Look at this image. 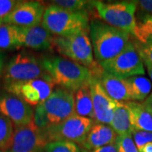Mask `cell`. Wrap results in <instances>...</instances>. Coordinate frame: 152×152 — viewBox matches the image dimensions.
Segmentation results:
<instances>
[{
    "instance_id": "obj_38",
    "label": "cell",
    "mask_w": 152,
    "mask_h": 152,
    "mask_svg": "<svg viewBox=\"0 0 152 152\" xmlns=\"http://www.w3.org/2000/svg\"><path fill=\"white\" fill-rule=\"evenodd\" d=\"M0 152H7V151H0Z\"/></svg>"
},
{
    "instance_id": "obj_18",
    "label": "cell",
    "mask_w": 152,
    "mask_h": 152,
    "mask_svg": "<svg viewBox=\"0 0 152 152\" xmlns=\"http://www.w3.org/2000/svg\"><path fill=\"white\" fill-rule=\"evenodd\" d=\"M133 129L152 132V115L139 102H124Z\"/></svg>"
},
{
    "instance_id": "obj_33",
    "label": "cell",
    "mask_w": 152,
    "mask_h": 152,
    "mask_svg": "<svg viewBox=\"0 0 152 152\" xmlns=\"http://www.w3.org/2000/svg\"><path fill=\"white\" fill-rule=\"evenodd\" d=\"M142 105L147 111L152 115V92L149 95V96L142 102Z\"/></svg>"
},
{
    "instance_id": "obj_24",
    "label": "cell",
    "mask_w": 152,
    "mask_h": 152,
    "mask_svg": "<svg viewBox=\"0 0 152 152\" xmlns=\"http://www.w3.org/2000/svg\"><path fill=\"white\" fill-rule=\"evenodd\" d=\"M133 36L140 43L152 42V15H145L141 20L137 22Z\"/></svg>"
},
{
    "instance_id": "obj_3",
    "label": "cell",
    "mask_w": 152,
    "mask_h": 152,
    "mask_svg": "<svg viewBox=\"0 0 152 152\" xmlns=\"http://www.w3.org/2000/svg\"><path fill=\"white\" fill-rule=\"evenodd\" d=\"M42 25L56 37H65L80 31H90L87 12H71L54 4L46 8Z\"/></svg>"
},
{
    "instance_id": "obj_21",
    "label": "cell",
    "mask_w": 152,
    "mask_h": 152,
    "mask_svg": "<svg viewBox=\"0 0 152 152\" xmlns=\"http://www.w3.org/2000/svg\"><path fill=\"white\" fill-rule=\"evenodd\" d=\"M133 102H144L151 91V83L144 76H134L126 79Z\"/></svg>"
},
{
    "instance_id": "obj_37",
    "label": "cell",
    "mask_w": 152,
    "mask_h": 152,
    "mask_svg": "<svg viewBox=\"0 0 152 152\" xmlns=\"http://www.w3.org/2000/svg\"><path fill=\"white\" fill-rule=\"evenodd\" d=\"M2 24H3V20H0V26H1Z\"/></svg>"
},
{
    "instance_id": "obj_26",
    "label": "cell",
    "mask_w": 152,
    "mask_h": 152,
    "mask_svg": "<svg viewBox=\"0 0 152 152\" xmlns=\"http://www.w3.org/2000/svg\"><path fill=\"white\" fill-rule=\"evenodd\" d=\"M44 152H82L77 144L70 141L49 142Z\"/></svg>"
},
{
    "instance_id": "obj_8",
    "label": "cell",
    "mask_w": 152,
    "mask_h": 152,
    "mask_svg": "<svg viewBox=\"0 0 152 152\" xmlns=\"http://www.w3.org/2000/svg\"><path fill=\"white\" fill-rule=\"evenodd\" d=\"M47 78L42 64L34 56L22 52L9 62L4 69V85Z\"/></svg>"
},
{
    "instance_id": "obj_31",
    "label": "cell",
    "mask_w": 152,
    "mask_h": 152,
    "mask_svg": "<svg viewBox=\"0 0 152 152\" xmlns=\"http://www.w3.org/2000/svg\"><path fill=\"white\" fill-rule=\"evenodd\" d=\"M137 10L144 13L152 14V0H140L135 1Z\"/></svg>"
},
{
    "instance_id": "obj_11",
    "label": "cell",
    "mask_w": 152,
    "mask_h": 152,
    "mask_svg": "<svg viewBox=\"0 0 152 152\" xmlns=\"http://www.w3.org/2000/svg\"><path fill=\"white\" fill-rule=\"evenodd\" d=\"M42 104L49 127L58 124L75 113L74 92L63 88L56 89Z\"/></svg>"
},
{
    "instance_id": "obj_10",
    "label": "cell",
    "mask_w": 152,
    "mask_h": 152,
    "mask_svg": "<svg viewBox=\"0 0 152 152\" xmlns=\"http://www.w3.org/2000/svg\"><path fill=\"white\" fill-rule=\"evenodd\" d=\"M49 143L46 132L34 122L15 127L10 150L7 152H43Z\"/></svg>"
},
{
    "instance_id": "obj_6",
    "label": "cell",
    "mask_w": 152,
    "mask_h": 152,
    "mask_svg": "<svg viewBox=\"0 0 152 152\" xmlns=\"http://www.w3.org/2000/svg\"><path fill=\"white\" fill-rule=\"evenodd\" d=\"M94 124V121L74 114L58 124L50 126L45 132L49 142L70 141L81 145Z\"/></svg>"
},
{
    "instance_id": "obj_12",
    "label": "cell",
    "mask_w": 152,
    "mask_h": 152,
    "mask_svg": "<svg viewBox=\"0 0 152 152\" xmlns=\"http://www.w3.org/2000/svg\"><path fill=\"white\" fill-rule=\"evenodd\" d=\"M46 7L39 1H20L3 23L19 27H30L40 25L42 21Z\"/></svg>"
},
{
    "instance_id": "obj_17",
    "label": "cell",
    "mask_w": 152,
    "mask_h": 152,
    "mask_svg": "<svg viewBox=\"0 0 152 152\" xmlns=\"http://www.w3.org/2000/svg\"><path fill=\"white\" fill-rule=\"evenodd\" d=\"M99 80L104 91L112 99L117 102L132 101L126 79L120 78L103 70L99 76Z\"/></svg>"
},
{
    "instance_id": "obj_9",
    "label": "cell",
    "mask_w": 152,
    "mask_h": 152,
    "mask_svg": "<svg viewBox=\"0 0 152 152\" xmlns=\"http://www.w3.org/2000/svg\"><path fill=\"white\" fill-rule=\"evenodd\" d=\"M53 86L54 85L50 81L48 76L47 78L12 82L4 85L8 92L21 99L31 107L43 103L53 93Z\"/></svg>"
},
{
    "instance_id": "obj_25",
    "label": "cell",
    "mask_w": 152,
    "mask_h": 152,
    "mask_svg": "<svg viewBox=\"0 0 152 152\" xmlns=\"http://www.w3.org/2000/svg\"><path fill=\"white\" fill-rule=\"evenodd\" d=\"M52 3L71 12H86L87 7L93 6V1L86 0H56Z\"/></svg>"
},
{
    "instance_id": "obj_14",
    "label": "cell",
    "mask_w": 152,
    "mask_h": 152,
    "mask_svg": "<svg viewBox=\"0 0 152 152\" xmlns=\"http://www.w3.org/2000/svg\"><path fill=\"white\" fill-rule=\"evenodd\" d=\"M0 114L10 120L15 127L29 124L34 118L32 107L10 93L0 95Z\"/></svg>"
},
{
    "instance_id": "obj_28",
    "label": "cell",
    "mask_w": 152,
    "mask_h": 152,
    "mask_svg": "<svg viewBox=\"0 0 152 152\" xmlns=\"http://www.w3.org/2000/svg\"><path fill=\"white\" fill-rule=\"evenodd\" d=\"M134 45L140 56L143 63H148L152 64V42L140 43L137 41L134 42Z\"/></svg>"
},
{
    "instance_id": "obj_7",
    "label": "cell",
    "mask_w": 152,
    "mask_h": 152,
    "mask_svg": "<svg viewBox=\"0 0 152 152\" xmlns=\"http://www.w3.org/2000/svg\"><path fill=\"white\" fill-rule=\"evenodd\" d=\"M99 64L106 72L123 79L143 76L145 74L144 63L133 42H129L124 51L117 57Z\"/></svg>"
},
{
    "instance_id": "obj_2",
    "label": "cell",
    "mask_w": 152,
    "mask_h": 152,
    "mask_svg": "<svg viewBox=\"0 0 152 152\" xmlns=\"http://www.w3.org/2000/svg\"><path fill=\"white\" fill-rule=\"evenodd\" d=\"M130 35L100 20L90 24V39L98 64L113 59L130 42Z\"/></svg>"
},
{
    "instance_id": "obj_1",
    "label": "cell",
    "mask_w": 152,
    "mask_h": 152,
    "mask_svg": "<svg viewBox=\"0 0 152 152\" xmlns=\"http://www.w3.org/2000/svg\"><path fill=\"white\" fill-rule=\"evenodd\" d=\"M41 64L53 85L73 92L86 84L91 77L88 68L58 56L44 58Z\"/></svg>"
},
{
    "instance_id": "obj_15",
    "label": "cell",
    "mask_w": 152,
    "mask_h": 152,
    "mask_svg": "<svg viewBox=\"0 0 152 152\" xmlns=\"http://www.w3.org/2000/svg\"><path fill=\"white\" fill-rule=\"evenodd\" d=\"M53 40L52 34L42 24L30 27H20L21 47L34 50H44L53 46Z\"/></svg>"
},
{
    "instance_id": "obj_30",
    "label": "cell",
    "mask_w": 152,
    "mask_h": 152,
    "mask_svg": "<svg viewBox=\"0 0 152 152\" xmlns=\"http://www.w3.org/2000/svg\"><path fill=\"white\" fill-rule=\"evenodd\" d=\"M20 2L16 0H0V20L8 16Z\"/></svg>"
},
{
    "instance_id": "obj_35",
    "label": "cell",
    "mask_w": 152,
    "mask_h": 152,
    "mask_svg": "<svg viewBox=\"0 0 152 152\" xmlns=\"http://www.w3.org/2000/svg\"><path fill=\"white\" fill-rule=\"evenodd\" d=\"M4 56L2 54L0 51V75L4 71Z\"/></svg>"
},
{
    "instance_id": "obj_16",
    "label": "cell",
    "mask_w": 152,
    "mask_h": 152,
    "mask_svg": "<svg viewBox=\"0 0 152 152\" xmlns=\"http://www.w3.org/2000/svg\"><path fill=\"white\" fill-rule=\"evenodd\" d=\"M117 136V134L109 125L95 123L86 138L80 145L83 152L92 151L98 148L114 144Z\"/></svg>"
},
{
    "instance_id": "obj_29",
    "label": "cell",
    "mask_w": 152,
    "mask_h": 152,
    "mask_svg": "<svg viewBox=\"0 0 152 152\" xmlns=\"http://www.w3.org/2000/svg\"><path fill=\"white\" fill-rule=\"evenodd\" d=\"M132 136L138 150L148 143H152V132L133 129Z\"/></svg>"
},
{
    "instance_id": "obj_32",
    "label": "cell",
    "mask_w": 152,
    "mask_h": 152,
    "mask_svg": "<svg viewBox=\"0 0 152 152\" xmlns=\"http://www.w3.org/2000/svg\"><path fill=\"white\" fill-rule=\"evenodd\" d=\"M89 152H118V148L116 144H111L108 145H106V146L101 147V148H98L96 150H94L92 151Z\"/></svg>"
},
{
    "instance_id": "obj_36",
    "label": "cell",
    "mask_w": 152,
    "mask_h": 152,
    "mask_svg": "<svg viewBox=\"0 0 152 152\" xmlns=\"http://www.w3.org/2000/svg\"><path fill=\"white\" fill-rule=\"evenodd\" d=\"M144 64L146 66L148 74H149V75H150L151 80H152V64H148V63H144Z\"/></svg>"
},
{
    "instance_id": "obj_23",
    "label": "cell",
    "mask_w": 152,
    "mask_h": 152,
    "mask_svg": "<svg viewBox=\"0 0 152 152\" xmlns=\"http://www.w3.org/2000/svg\"><path fill=\"white\" fill-rule=\"evenodd\" d=\"M14 126L10 120L0 114V151L10 150L14 136Z\"/></svg>"
},
{
    "instance_id": "obj_19",
    "label": "cell",
    "mask_w": 152,
    "mask_h": 152,
    "mask_svg": "<svg viewBox=\"0 0 152 152\" xmlns=\"http://www.w3.org/2000/svg\"><path fill=\"white\" fill-rule=\"evenodd\" d=\"M75 113L79 116L89 118L94 121V110L90 80L74 92Z\"/></svg>"
},
{
    "instance_id": "obj_34",
    "label": "cell",
    "mask_w": 152,
    "mask_h": 152,
    "mask_svg": "<svg viewBox=\"0 0 152 152\" xmlns=\"http://www.w3.org/2000/svg\"><path fill=\"white\" fill-rule=\"evenodd\" d=\"M139 152H152V143H148L139 149Z\"/></svg>"
},
{
    "instance_id": "obj_22",
    "label": "cell",
    "mask_w": 152,
    "mask_h": 152,
    "mask_svg": "<svg viewBox=\"0 0 152 152\" xmlns=\"http://www.w3.org/2000/svg\"><path fill=\"white\" fill-rule=\"evenodd\" d=\"M21 48L20 27L3 23L0 26V50H12Z\"/></svg>"
},
{
    "instance_id": "obj_13",
    "label": "cell",
    "mask_w": 152,
    "mask_h": 152,
    "mask_svg": "<svg viewBox=\"0 0 152 152\" xmlns=\"http://www.w3.org/2000/svg\"><path fill=\"white\" fill-rule=\"evenodd\" d=\"M90 88L92 97L94 122L109 125L113 119L114 109L118 102L112 99L104 91L99 80V76L91 75Z\"/></svg>"
},
{
    "instance_id": "obj_20",
    "label": "cell",
    "mask_w": 152,
    "mask_h": 152,
    "mask_svg": "<svg viewBox=\"0 0 152 152\" xmlns=\"http://www.w3.org/2000/svg\"><path fill=\"white\" fill-rule=\"evenodd\" d=\"M109 126L113 129L117 135L132 134L133 127L131 125L129 113L124 102H118L114 109L113 119Z\"/></svg>"
},
{
    "instance_id": "obj_4",
    "label": "cell",
    "mask_w": 152,
    "mask_h": 152,
    "mask_svg": "<svg viewBox=\"0 0 152 152\" xmlns=\"http://www.w3.org/2000/svg\"><path fill=\"white\" fill-rule=\"evenodd\" d=\"M53 46L61 55L92 70L99 64L94 60L92 45L88 31H80L65 37H55Z\"/></svg>"
},
{
    "instance_id": "obj_27",
    "label": "cell",
    "mask_w": 152,
    "mask_h": 152,
    "mask_svg": "<svg viewBox=\"0 0 152 152\" xmlns=\"http://www.w3.org/2000/svg\"><path fill=\"white\" fill-rule=\"evenodd\" d=\"M118 152H139L132 134L118 135L115 142Z\"/></svg>"
},
{
    "instance_id": "obj_5",
    "label": "cell",
    "mask_w": 152,
    "mask_h": 152,
    "mask_svg": "<svg viewBox=\"0 0 152 152\" xmlns=\"http://www.w3.org/2000/svg\"><path fill=\"white\" fill-rule=\"evenodd\" d=\"M93 7H95L98 16L109 26L134 35L137 25L134 15L137 10L135 1L114 3L93 1Z\"/></svg>"
}]
</instances>
